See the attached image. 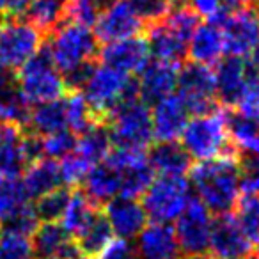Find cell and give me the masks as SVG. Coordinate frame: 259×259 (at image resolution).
Segmentation results:
<instances>
[{"mask_svg": "<svg viewBox=\"0 0 259 259\" xmlns=\"http://www.w3.org/2000/svg\"><path fill=\"white\" fill-rule=\"evenodd\" d=\"M238 153L197 162L188 170V183L195 199L215 215L231 213L241 197V169Z\"/></svg>", "mask_w": 259, "mask_h": 259, "instance_id": "cell-1", "label": "cell"}, {"mask_svg": "<svg viewBox=\"0 0 259 259\" xmlns=\"http://www.w3.org/2000/svg\"><path fill=\"white\" fill-rule=\"evenodd\" d=\"M45 52L52 59L55 68L62 73L68 87L78 89L87 71L94 64L98 39L91 27L66 20L52 30Z\"/></svg>", "mask_w": 259, "mask_h": 259, "instance_id": "cell-2", "label": "cell"}, {"mask_svg": "<svg viewBox=\"0 0 259 259\" xmlns=\"http://www.w3.org/2000/svg\"><path fill=\"white\" fill-rule=\"evenodd\" d=\"M229 112L224 107H213L188 119L180 141L192 160L206 162L229 153H236L229 137Z\"/></svg>", "mask_w": 259, "mask_h": 259, "instance_id": "cell-3", "label": "cell"}, {"mask_svg": "<svg viewBox=\"0 0 259 259\" xmlns=\"http://www.w3.org/2000/svg\"><path fill=\"white\" fill-rule=\"evenodd\" d=\"M108 135L115 148L146 151L155 141L151 126V107L135 91L108 114Z\"/></svg>", "mask_w": 259, "mask_h": 259, "instance_id": "cell-4", "label": "cell"}, {"mask_svg": "<svg viewBox=\"0 0 259 259\" xmlns=\"http://www.w3.org/2000/svg\"><path fill=\"white\" fill-rule=\"evenodd\" d=\"M199 16L187 6H176L162 22L148 29V47L155 61L180 64L187 57L188 39L195 27L199 25Z\"/></svg>", "mask_w": 259, "mask_h": 259, "instance_id": "cell-5", "label": "cell"}, {"mask_svg": "<svg viewBox=\"0 0 259 259\" xmlns=\"http://www.w3.org/2000/svg\"><path fill=\"white\" fill-rule=\"evenodd\" d=\"M78 91L98 121H103L124 98L135 93V82L130 75L101 62L91 66Z\"/></svg>", "mask_w": 259, "mask_h": 259, "instance_id": "cell-6", "label": "cell"}, {"mask_svg": "<svg viewBox=\"0 0 259 259\" xmlns=\"http://www.w3.org/2000/svg\"><path fill=\"white\" fill-rule=\"evenodd\" d=\"M16 71V91L29 107L57 101L68 93V82L45 50Z\"/></svg>", "mask_w": 259, "mask_h": 259, "instance_id": "cell-7", "label": "cell"}, {"mask_svg": "<svg viewBox=\"0 0 259 259\" xmlns=\"http://www.w3.org/2000/svg\"><path fill=\"white\" fill-rule=\"evenodd\" d=\"M190 183L185 176H156L142 194V206L151 222L170 224L190 202Z\"/></svg>", "mask_w": 259, "mask_h": 259, "instance_id": "cell-8", "label": "cell"}, {"mask_svg": "<svg viewBox=\"0 0 259 259\" xmlns=\"http://www.w3.org/2000/svg\"><path fill=\"white\" fill-rule=\"evenodd\" d=\"M43 50V32L29 20L13 16L0 25V73L20 69Z\"/></svg>", "mask_w": 259, "mask_h": 259, "instance_id": "cell-9", "label": "cell"}, {"mask_svg": "<svg viewBox=\"0 0 259 259\" xmlns=\"http://www.w3.org/2000/svg\"><path fill=\"white\" fill-rule=\"evenodd\" d=\"M211 227L213 213L201 201L192 197L187 208L183 209V213L174 220L172 229L174 234H176L178 250L185 257L208 254Z\"/></svg>", "mask_w": 259, "mask_h": 259, "instance_id": "cell-10", "label": "cell"}, {"mask_svg": "<svg viewBox=\"0 0 259 259\" xmlns=\"http://www.w3.org/2000/svg\"><path fill=\"white\" fill-rule=\"evenodd\" d=\"M144 23L130 0H103L93 32L101 43H114L126 37L141 36Z\"/></svg>", "mask_w": 259, "mask_h": 259, "instance_id": "cell-11", "label": "cell"}, {"mask_svg": "<svg viewBox=\"0 0 259 259\" xmlns=\"http://www.w3.org/2000/svg\"><path fill=\"white\" fill-rule=\"evenodd\" d=\"M37 156L36 137L27 134L23 124L0 122V176H20Z\"/></svg>", "mask_w": 259, "mask_h": 259, "instance_id": "cell-12", "label": "cell"}, {"mask_svg": "<svg viewBox=\"0 0 259 259\" xmlns=\"http://www.w3.org/2000/svg\"><path fill=\"white\" fill-rule=\"evenodd\" d=\"M105 162L117 172L121 181V195L124 197L139 199L155 178L146 151L115 148Z\"/></svg>", "mask_w": 259, "mask_h": 259, "instance_id": "cell-13", "label": "cell"}, {"mask_svg": "<svg viewBox=\"0 0 259 259\" xmlns=\"http://www.w3.org/2000/svg\"><path fill=\"white\" fill-rule=\"evenodd\" d=\"M178 94L187 103L190 114H202L215 107V76L213 68L202 64L180 66L178 73Z\"/></svg>", "mask_w": 259, "mask_h": 259, "instance_id": "cell-14", "label": "cell"}, {"mask_svg": "<svg viewBox=\"0 0 259 259\" xmlns=\"http://www.w3.org/2000/svg\"><path fill=\"white\" fill-rule=\"evenodd\" d=\"M226 52L233 57H248L259 43V13L254 8H240L220 20Z\"/></svg>", "mask_w": 259, "mask_h": 259, "instance_id": "cell-15", "label": "cell"}, {"mask_svg": "<svg viewBox=\"0 0 259 259\" xmlns=\"http://www.w3.org/2000/svg\"><path fill=\"white\" fill-rule=\"evenodd\" d=\"M255 247L250 243L236 219L231 213H224L213 219L209 250L215 259H248Z\"/></svg>", "mask_w": 259, "mask_h": 259, "instance_id": "cell-16", "label": "cell"}, {"mask_svg": "<svg viewBox=\"0 0 259 259\" xmlns=\"http://www.w3.org/2000/svg\"><path fill=\"white\" fill-rule=\"evenodd\" d=\"M103 217L110 227L112 234L121 240H135L148 224V215L137 197H119L105 202Z\"/></svg>", "mask_w": 259, "mask_h": 259, "instance_id": "cell-17", "label": "cell"}, {"mask_svg": "<svg viewBox=\"0 0 259 259\" xmlns=\"http://www.w3.org/2000/svg\"><path fill=\"white\" fill-rule=\"evenodd\" d=\"M192 117L187 103L180 94H169L155 101L151 107L153 137L158 142H174L181 137L188 119Z\"/></svg>", "mask_w": 259, "mask_h": 259, "instance_id": "cell-18", "label": "cell"}, {"mask_svg": "<svg viewBox=\"0 0 259 259\" xmlns=\"http://www.w3.org/2000/svg\"><path fill=\"white\" fill-rule=\"evenodd\" d=\"M101 62L110 68H115L126 75H139L151 62L148 41L142 36L126 37L121 41L107 43L100 52Z\"/></svg>", "mask_w": 259, "mask_h": 259, "instance_id": "cell-19", "label": "cell"}, {"mask_svg": "<svg viewBox=\"0 0 259 259\" xmlns=\"http://www.w3.org/2000/svg\"><path fill=\"white\" fill-rule=\"evenodd\" d=\"M215 66L213 76H215L217 98L226 105H234L247 83L255 76V71L248 62H245V59L233 55L224 57Z\"/></svg>", "mask_w": 259, "mask_h": 259, "instance_id": "cell-20", "label": "cell"}, {"mask_svg": "<svg viewBox=\"0 0 259 259\" xmlns=\"http://www.w3.org/2000/svg\"><path fill=\"white\" fill-rule=\"evenodd\" d=\"M180 64L163 61H153L139 73L135 82V91L139 98L146 103H155L162 98L174 94L178 87Z\"/></svg>", "mask_w": 259, "mask_h": 259, "instance_id": "cell-21", "label": "cell"}, {"mask_svg": "<svg viewBox=\"0 0 259 259\" xmlns=\"http://www.w3.org/2000/svg\"><path fill=\"white\" fill-rule=\"evenodd\" d=\"M226 41L220 22L199 23L188 39L187 55L190 57V62L213 68L226 57Z\"/></svg>", "mask_w": 259, "mask_h": 259, "instance_id": "cell-22", "label": "cell"}, {"mask_svg": "<svg viewBox=\"0 0 259 259\" xmlns=\"http://www.w3.org/2000/svg\"><path fill=\"white\" fill-rule=\"evenodd\" d=\"M76 252L75 238L59 222H41L32 233V259H69Z\"/></svg>", "mask_w": 259, "mask_h": 259, "instance_id": "cell-23", "label": "cell"}, {"mask_svg": "<svg viewBox=\"0 0 259 259\" xmlns=\"http://www.w3.org/2000/svg\"><path fill=\"white\" fill-rule=\"evenodd\" d=\"M135 252L139 259H172L178 257L176 234L170 224L151 222L135 238Z\"/></svg>", "mask_w": 259, "mask_h": 259, "instance_id": "cell-24", "label": "cell"}, {"mask_svg": "<svg viewBox=\"0 0 259 259\" xmlns=\"http://www.w3.org/2000/svg\"><path fill=\"white\" fill-rule=\"evenodd\" d=\"M23 187L30 199H39L50 192L62 188L61 170H59V162L50 158H34L23 170Z\"/></svg>", "mask_w": 259, "mask_h": 259, "instance_id": "cell-25", "label": "cell"}, {"mask_svg": "<svg viewBox=\"0 0 259 259\" xmlns=\"http://www.w3.org/2000/svg\"><path fill=\"white\" fill-rule=\"evenodd\" d=\"M153 172L158 176H185L192 167V158L183 146L174 142H158L148 156Z\"/></svg>", "mask_w": 259, "mask_h": 259, "instance_id": "cell-26", "label": "cell"}, {"mask_svg": "<svg viewBox=\"0 0 259 259\" xmlns=\"http://www.w3.org/2000/svg\"><path fill=\"white\" fill-rule=\"evenodd\" d=\"M100 215L98 204L83 190L69 192L59 224L71 234L73 238L80 234L96 217Z\"/></svg>", "mask_w": 259, "mask_h": 259, "instance_id": "cell-27", "label": "cell"}, {"mask_svg": "<svg viewBox=\"0 0 259 259\" xmlns=\"http://www.w3.org/2000/svg\"><path fill=\"white\" fill-rule=\"evenodd\" d=\"M25 124L29 126L30 135L34 137H45V135L68 130L62 98L57 101H48V103L30 107Z\"/></svg>", "mask_w": 259, "mask_h": 259, "instance_id": "cell-28", "label": "cell"}, {"mask_svg": "<svg viewBox=\"0 0 259 259\" xmlns=\"http://www.w3.org/2000/svg\"><path fill=\"white\" fill-rule=\"evenodd\" d=\"M112 146L114 144H112L107 126L101 122H94L91 128L78 134L73 151L78 156H82L91 167H96L98 163L107 160V156L112 151Z\"/></svg>", "mask_w": 259, "mask_h": 259, "instance_id": "cell-29", "label": "cell"}, {"mask_svg": "<svg viewBox=\"0 0 259 259\" xmlns=\"http://www.w3.org/2000/svg\"><path fill=\"white\" fill-rule=\"evenodd\" d=\"M83 192L96 204H105L121 195V181L119 176L107 162L98 163L89 170L83 180Z\"/></svg>", "mask_w": 259, "mask_h": 259, "instance_id": "cell-30", "label": "cell"}, {"mask_svg": "<svg viewBox=\"0 0 259 259\" xmlns=\"http://www.w3.org/2000/svg\"><path fill=\"white\" fill-rule=\"evenodd\" d=\"M27 206H30V197L23 187L22 178L0 176V222L9 224Z\"/></svg>", "mask_w": 259, "mask_h": 259, "instance_id": "cell-31", "label": "cell"}, {"mask_svg": "<svg viewBox=\"0 0 259 259\" xmlns=\"http://www.w3.org/2000/svg\"><path fill=\"white\" fill-rule=\"evenodd\" d=\"M62 105L66 112V124L71 134H82L94 122H101L93 114L89 103L85 101L83 94L78 89H71L62 96Z\"/></svg>", "mask_w": 259, "mask_h": 259, "instance_id": "cell-32", "label": "cell"}, {"mask_svg": "<svg viewBox=\"0 0 259 259\" xmlns=\"http://www.w3.org/2000/svg\"><path fill=\"white\" fill-rule=\"evenodd\" d=\"M229 137L231 146L236 153H243L245 156L259 155V122L245 119L238 114L231 115Z\"/></svg>", "mask_w": 259, "mask_h": 259, "instance_id": "cell-33", "label": "cell"}, {"mask_svg": "<svg viewBox=\"0 0 259 259\" xmlns=\"http://www.w3.org/2000/svg\"><path fill=\"white\" fill-rule=\"evenodd\" d=\"M66 2L68 0H34L27 8L25 20L41 32H52L64 20Z\"/></svg>", "mask_w": 259, "mask_h": 259, "instance_id": "cell-34", "label": "cell"}, {"mask_svg": "<svg viewBox=\"0 0 259 259\" xmlns=\"http://www.w3.org/2000/svg\"><path fill=\"white\" fill-rule=\"evenodd\" d=\"M112 240H114V234H112L110 227H108L107 220H105V217L101 215V213L82 231V233L75 236L76 248H78L82 254L91 255V257L100 255V252L103 250Z\"/></svg>", "mask_w": 259, "mask_h": 259, "instance_id": "cell-35", "label": "cell"}, {"mask_svg": "<svg viewBox=\"0 0 259 259\" xmlns=\"http://www.w3.org/2000/svg\"><path fill=\"white\" fill-rule=\"evenodd\" d=\"M233 209L234 219L245 236L250 240L254 247H259V195L245 194L243 197L238 199Z\"/></svg>", "mask_w": 259, "mask_h": 259, "instance_id": "cell-36", "label": "cell"}, {"mask_svg": "<svg viewBox=\"0 0 259 259\" xmlns=\"http://www.w3.org/2000/svg\"><path fill=\"white\" fill-rule=\"evenodd\" d=\"M0 259H32V234L2 227Z\"/></svg>", "mask_w": 259, "mask_h": 259, "instance_id": "cell-37", "label": "cell"}, {"mask_svg": "<svg viewBox=\"0 0 259 259\" xmlns=\"http://www.w3.org/2000/svg\"><path fill=\"white\" fill-rule=\"evenodd\" d=\"M75 134H71L69 130H62V132L45 135V137H36L37 156L59 162L75 149Z\"/></svg>", "mask_w": 259, "mask_h": 259, "instance_id": "cell-38", "label": "cell"}, {"mask_svg": "<svg viewBox=\"0 0 259 259\" xmlns=\"http://www.w3.org/2000/svg\"><path fill=\"white\" fill-rule=\"evenodd\" d=\"M101 4H103V0H68L64 18L93 29L94 22L98 18V13L101 9Z\"/></svg>", "mask_w": 259, "mask_h": 259, "instance_id": "cell-39", "label": "cell"}, {"mask_svg": "<svg viewBox=\"0 0 259 259\" xmlns=\"http://www.w3.org/2000/svg\"><path fill=\"white\" fill-rule=\"evenodd\" d=\"M91 169H93V167H91L82 156L76 155L75 151H71L69 155H66L64 158L59 160V170H61L62 185H68V187L82 185Z\"/></svg>", "mask_w": 259, "mask_h": 259, "instance_id": "cell-40", "label": "cell"}, {"mask_svg": "<svg viewBox=\"0 0 259 259\" xmlns=\"http://www.w3.org/2000/svg\"><path fill=\"white\" fill-rule=\"evenodd\" d=\"M68 195H69V192L62 190V188H57V190L36 199L37 202L34 204V208H36V213L41 222H59Z\"/></svg>", "mask_w": 259, "mask_h": 259, "instance_id": "cell-41", "label": "cell"}, {"mask_svg": "<svg viewBox=\"0 0 259 259\" xmlns=\"http://www.w3.org/2000/svg\"><path fill=\"white\" fill-rule=\"evenodd\" d=\"M130 2L144 25L146 23L155 25V23L162 22L176 8L174 0H130Z\"/></svg>", "mask_w": 259, "mask_h": 259, "instance_id": "cell-42", "label": "cell"}, {"mask_svg": "<svg viewBox=\"0 0 259 259\" xmlns=\"http://www.w3.org/2000/svg\"><path fill=\"white\" fill-rule=\"evenodd\" d=\"M236 107V114L241 115L245 119H250L254 122H259V78L254 76L250 82L247 83V87L243 89V93L240 94V98L234 103Z\"/></svg>", "mask_w": 259, "mask_h": 259, "instance_id": "cell-43", "label": "cell"}, {"mask_svg": "<svg viewBox=\"0 0 259 259\" xmlns=\"http://www.w3.org/2000/svg\"><path fill=\"white\" fill-rule=\"evenodd\" d=\"M176 6H187L206 22H220L227 15L226 0H174Z\"/></svg>", "mask_w": 259, "mask_h": 259, "instance_id": "cell-44", "label": "cell"}, {"mask_svg": "<svg viewBox=\"0 0 259 259\" xmlns=\"http://www.w3.org/2000/svg\"><path fill=\"white\" fill-rule=\"evenodd\" d=\"M241 169V192L248 195H259V155L247 156L243 163H240Z\"/></svg>", "mask_w": 259, "mask_h": 259, "instance_id": "cell-45", "label": "cell"}, {"mask_svg": "<svg viewBox=\"0 0 259 259\" xmlns=\"http://www.w3.org/2000/svg\"><path fill=\"white\" fill-rule=\"evenodd\" d=\"M98 259H139L135 247L132 241L121 240V238H114L103 250L100 252Z\"/></svg>", "mask_w": 259, "mask_h": 259, "instance_id": "cell-46", "label": "cell"}, {"mask_svg": "<svg viewBox=\"0 0 259 259\" xmlns=\"http://www.w3.org/2000/svg\"><path fill=\"white\" fill-rule=\"evenodd\" d=\"M34 0H2V8L4 13H8L9 16H20L27 11Z\"/></svg>", "mask_w": 259, "mask_h": 259, "instance_id": "cell-47", "label": "cell"}, {"mask_svg": "<svg viewBox=\"0 0 259 259\" xmlns=\"http://www.w3.org/2000/svg\"><path fill=\"white\" fill-rule=\"evenodd\" d=\"M248 59H250V62H248V64L252 66V69H254V71H259V43L255 45V48L250 52Z\"/></svg>", "mask_w": 259, "mask_h": 259, "instance_id": "cell-48", "label": "cell"}, {"mask_svg": "<svg viewBox=\"0 0 259 259\" xmlns=\"http://www.w3.org/2000/svg\"><path fill=\"white\" fill-rule=\"evenodd\" d=\"M69 259H94V257H91V255H85V254H78V252H76V254L71 255Z\"/></svg>", "mask_w": 259, "mask_h": 259, "instance_id": "cell-49", "label": "cell"}, {"mask_svg": "<svg viewBox=\"0 0 259 259\" xmlns=\"http://www.w3.org/2000/svg\"><path fill=\"white\" fill-rule=\"evenodd\" d=\"M243 2L250 6V8H259V0H243Z\"/></svg>", "mask_w": 259, "mask_h": 259, "instance_id": "cell-50", "label": "cell"}, {"mask_svg": "<svg viewBox=\"0 0 259 259\" xmlns=\"http://www.w3.org/2000/svg\"><path fill=\"white\" fill-rule=\"evenodd\" d=\"M188 259H215V257L208 254H202V255H195V257H188Z\"/></svg>", "mask_w": 259, "mask_h": 259, "instance_id": "cell-51", "label": "cell"}, {"mask_svg": "<svg viewBox=\"0 0 259 259\" xmlns=\"http://www.w3.org/2000/svg\"><path fill=\"white\" fill-rule=\"evenodd\" d=\"M2 13H4V8H2V0H0V16H2Z\"/></svg>", "mask_w": 259, "mask_h": 259, "instance_id": "cell-52", "label": "cell"}, {"mask_svg": "<svg viewBox=\"0 0 259 259\" xmlns=\"http://www.w3.org/2000/svg\"><path fill=\"white\" fill-rule=\"evenodd\" d=\"M0 233H2V222H0Z\"/></svg>", "mask_w": 259, "mask_h": 259, "instance_id": "cell-53", "label": "cell"}, {"mask_svg": "<svg viewBox=\"0 0 259 259\" xmlns=\"http://www.w3.org/2000/svg\"><path fill=\"white\" fill-rule=\"evenodd\" d=\"M172 259H178V257H172Z\"/></svg>", "mask_w": 259, "mask_h": 259, "instance_id": "cell-54", "label": "cell"}]
</instances>
